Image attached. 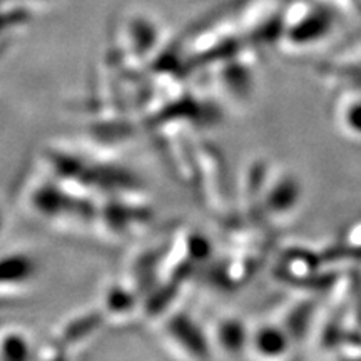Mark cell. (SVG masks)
Listing matches in <instances>:
<instances>
[{
    "instance_id": "5b68a950",
    "label": "cell",
    "mask_w": 361,
    "mask_h": 361,
    "mask_svg": "<svg viewBox=\"0 0 361 361\" xmlns=\"http://www.w3.org/2000/svg\"><path fill=\"white\" fill-rule=\"evenodd\" d=\"M0 361H30V346L24 338L7 336L0 341Z\"/></svg>"
},
{
    "instance_id": "3957f363",
    "label": "cell",
    "mask_w": 361,
    "mask_h": 361,
    "mask_svg": "<svg viewBox=\"0 0 361 361\" xmlns=\"http://www.w3.org/2000/svg\"><path fill=\"white\" fill-rule=\"evenodd\" d=\"M296 335L284 323L269 322L250 331L247 350L258 361H283L290 355Z\"/></svg>"
},
{
    "instance_id": "7a4b0ae2",
    "label": "cell",
    "mask_w": 361,
    "mask_h": 361,
    "mask_svg": "<svg viewBox=\"0 0 361 361\" xmlns=\"http://www.w3.org/2000/svg\"><path fill=\"white\" fill-rule=\"evenodd\" d=\"M264 200V206L271 218L288 221L298 214L303 204V184L290 169H278L271 173Z\"/></svg>"
},
{
    "instance_id": "6da1fadb",
    "label": "cell",
    "mask_w": 361,
    "mask_h": 361,
    "mask_svg": "<svg viewBox=\"0 0 361 361\" xmlns=\"http://www.w3.org/2000/svg\"><path fill=\"white\" fill-rule=\"evenodd\" d=\"M335 16L326 6L298 2L284 13L279 37L293 51H305L322 45L335 30Z\"/></svg>"
},
{
    "instance_id": "277c9868",
    "label": "cell",
    "mask_w": 361,
    "mask_h": 361,
    "mask_svg": "<svg viewBox=\"0 0 361 361\" xmlns=\"http://www.w3.org/2000/svg\"><path fill=\"white\" fill-rule=\"evenodd\" d=\"M333 123L346 139L361 142V90L350 89L336 97Z\"/></svg>"
}]
</instances>
